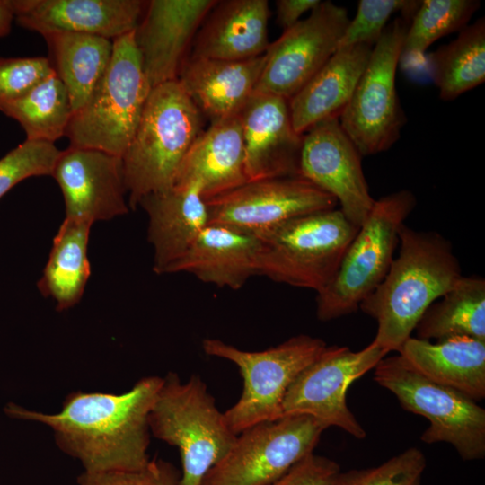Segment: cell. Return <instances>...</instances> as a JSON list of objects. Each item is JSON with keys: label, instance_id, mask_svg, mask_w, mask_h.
<instances>
[{"label": "cell", "instance_id": "ffe728a7", "mask_svg": "<svg viewBox=\"0 0 485 485\" xmlns=\"http://www.w3.org/2000/svg\"><path fill=\"white\" fill-rule=\"evenodd\" d=\"M265 54L232 61L188 56L177 81L210 123L239 114L253 94Z\"/></svg>", "mask_w": 485, "mask_h": 485}, {"label": "cell", "instance_id": "2e32d148", "mask_svg": "<svg viewBox=\"0 0 485 485\" xmlns=\"http://www.w3.org/2000/svg\"><path fill=\"white\" fill-rule=\"evenodd\" d=\"M51 176L66 205V218L91 223L128 213L120 156L69 146L60 152Z\"/></svg>", "mask_w": 485, "mask_h": 485}, {"label": "cell", "instance_id": "f546056e", "mask_svg": "<svg viewBox=\"0 0 485 485\" xmlns=\"http://www.w3.org/2000/svg\"><path fill=\"white\" fill-rule=\"evenodd\" d=\"M459 32L427 56L428 73L444 101L454 100L485 81V19Z\"/></svg>", "mask_w": 485, "mask_h": 485}, {"label": "cell", "instance_id": "277c9868", "mask_svg": "<svg viewBox=\"0 0 485 485\" xmlns=\"http://www.w3.org/2000/svg\"><path fill=\"white\" fill-rule=\"evenodd\" d=\"M148 421L152 435L180 452L178 485H202L207 472L227 454L237 437L197 375L185 383L174 372L163 377Z\"/></svg>", "mask_w": 485, "mask_h": 485}, {"label": "cell", "instance_id": "f35d334b", "mask_svg": "<svg viewBox=\"0 0 485 485\" xmlns=\"http://www.w3.org/2000/svg\"><path fill=\"white\" fill-rule=\"evenodd\" d=\"M320 0H278L276 1L277 22L285 30L300 21V17L313 10Z\"/></svg>", "mask_w": 485, "mask_h": 485}, {"label": "cell", "instance_id": "4fadbf2b", "mask_svg": "<svg viewBox=\"0 0 485 485\" xmlns=\"http://www.w3.org/2000/svg\"><path fill=\"white\" fill-rule=\"evenodd\" d=\"M208 224L226 225L260 238L281 224L336 208L337 200L301 175L250 181L206 200Z\"/></svg>", "mask_w": 485, "mask_h": 485}, {"label": "cell", "instance_id": "d590c367", "mask_svg": "<svg viewBox=\"0 0 485 485\" xmlns=\"http://www.w3.org/2000/svg\"><path fill=\"white\" fill-rule=\"evenodd\" d=\"M53 73L47 57H0V101L23 96Z\"/></svg>", "mask_w": 485, "mask_h": 485}, {"label": "cell", "instance_id": "ac0fdd59", "mask_svg": "<svg viewBox=\"0 0 485 485\" xmlns=\"http://www.w3.org/2000/svg\"><path fill=\"white\" fill-rule=\"evenodd\" d=\"M240 119L248 181L300 175L303 135L293 127L287 99L253 93Z\"/></svg>", "mask_w": 485, "mask_h": 485}, {"label": "cell", "instance_id": "7c38bea8", "mask_svg": "<svg viewBox=\"0 0 485 485\" xmlns=\"http://www.w3.org/2000/svg\"><path fill=\"white\" fill-rule=\"evenodd\" d=\"M387 354L374 341L358 351L327 346L289 386L283 401V416L308 415L327 428L338 427L357 439L365 438L366 430L347 404V392Z\"/></svg>", "mask_w": 485, "mask_h": 485}, {"label": "cell", "instance_id": "3957f363", "mask_svg": "<svg viewBox=\"0 0 485 485\" xmlns=\"http://www.w3.org/2000/svg\"><path fill=\"white\" fill-rule=\"evenodd\" d=\"M205 118L177 80L152 88L122 155L128 205L172 187L178 169L204 130Z\"/></svg>", "mask_w": 485, "mask_h": 485}, {"label": "cell", "instance_id": "8fae6325", "mask_svg": "<svg viewBox=\"0 0 485 485\" xmlns=\"http://www.w3.org/2000/svg\"><path fill=\"white\" fill-rule=\"evenodd\" d=\"M328 428L304 414L251 426L206 474L202 485H270L313 453Z\"/></svg>", "mask_w": 485, "mask_h": 485}, {"label": "cell", "instance_id": "d4e9b609", "mask_svg": "<svg viewBox=\"0 0 485 485\" xmlns=\"http://www.w3.org/2000/svg\"><path fill=\"white\" fill-rule=\"evenodd\" d=\"M373 46L358 44L337 49L322 68L288 100L295 130L303 135L313 126L340 118L368 63Z\"/></svg>", "mask_w": 485, "mask_h": 485}, {"label": "cell", "instance_id": "30bf717a", "mask_svg": "<svg viewBox=\"0 0 485 485\" xmlns=\"http://www.w3.org/2000/svg\"><path fill=\"white\" fill-rule=\"evenodd\" d=\"M409 24L410 21L398 17L385 27L339 118L342 129L361 156L390 149L406 122L397 95L395 75Z\"/></svg>", "mask_w": 485, "mask_h": 485}, {"label": "cell", "instance_id": "74e56055", "mask_svg": "<svg viewBox=\"0 0 485 485\" xmlns=\"http://www.w3.org/2000/svg\"><path fill=\"white\" fill-rule=\"evenodd\" d=\"M340 472L335 461L313 453L270 485H329Z\"/></svg>", "mask_w": 485, "mask_h": 485}, {"label": "cell", "instance_id": "5b68a950", "mask_svg": "<svg viewBox=\"0 0 485 485\" xmlns=\"http://www.w3.org/2000/svg\"><path fill=\"white\" fill-rule=\"evenodd\" d=\"M151 90L134 31L113 40L112 56L104 75L68 123L65 136L70 146L122 157Z\"/></svg>", "mask_w": 485, "mask_h": 485}, {"label": "cell", "instance_id": "83f0119b", "mask_svg": "<svg viewBox=\"0 0 485 485\" xmlns=\"http://www.w3.org/2000/svg\"><path fill=\"white\" fill-rule=\"evenodd\" d=\"M91 223L65 218L54 240L49 258L38 283L40 293L64 311L81 299L91 275L87 245Z\"/></svg>", "mask_w": 485, "mask_h": 485}, {"label": "cell", "instance_id": "9c48e42d", "mask_svg": "<svg viewBox=\"0 0 485 485\" xmlns=\"http://www.w3.org/2000/svg\"><path fill=\"white\" fill-rule=\"evenodd\" d=\"M374 369V380L390 391L403 410L428 419L422 442L448 443L463 461L484 458L485 410L477 401L427 378L399 355L384 357Z\"/></svg>", "mask_w": 485, "mask_h": 485}, {"label": "cell", "instance_id": "e0dca14e", "mask_svg": "<svg viewBox=\"0 0 485 485\" xmlns=\"http://www.w3.org/2000/svg\"><path fill=\"white\" fill-rule=\"evenodd\" d=\"M216 0H151L134 31L152 88L175 81L195 35Z\"/></svg>", "mask_w": 485, "mask_h": 485}, {"label": "cell", "instance_id": "d6986e66", "mask_svg": "<svg viewBox=\"0 0 485 485\" xmlns=\"http://www.w3.org/2000/svg\"><path fill=\"white\" fill-rule=\"evenodd\" d=\"M147 1L12 0L16 22L42 36L84 33L115 40L137 27Z\"/></svg>", "mask_w": 485, "mask_h": 485}, {"label": "cell", "instance_id": "44dd1931", "mask_svg": "<svg viewBox=\"0 0 485 485\" xmlns=\"http://www.w3.org/2000/svg\"><path fill=\"white\" fill-rule=\"evenodd\" d=\"M148 216L147 236L154 249V271L167 273L208 225V211L196 184L173 185L138 203Z\"/></svg>", "mask_w": 485, "mask_h": 485}, {"label": "cell", "instance_id": "d6a6232c", "mask_svg": "<svg viewBox=\"0 0 485 485\" xmlns=\"http://www.w3.org/2000/svg\"><path fill=\"white\" fill-rule=\"evenodd\" d=\"M426 465L423 452L410 447L377 466L340 472L329 485H420Z\"/></svg>", "mask_w": 485, "mask_h": 485}, {"label": "cell", "instance_id": "836d02e7", "mask_svg": "<svg viewBox=\"0 0 485 485\" xmlns=\"http://www.w3.org/2000/svg\"><path fill=\"white\" fill-rule=\"evenodd\" d=\"M419 3L414 0H360L357 13L349 20L337 49L358 44L374 47L392 14L401 12L402 17L410 22Z\"/></svg>", "mask_w": 485, "mask_h": 485}, {"label": "cell", "instance_id": "484cf974", "mask_svg": "<svg viewBox=\"0 0 485 485\" xmlns=\"http://www.w3.org/2000/svg\"><path fill=\"white\" fill-rule=\"evenodd\" d=\"M397 352L427 378L475 401L485 397V340L452 337L431 342L410 337Z\"/></svg>", "mask_w": 485, "mask_h": 485}, {"label": "cell", "instance_id": "8992f818", "mask_svg": "<svg viewBox=\"0 0 485 485\" xmlns=\"http://www.w3.org/2000/svg\"><path fill=\"white\" fill-rule=\"evenodd\" d=\"M358 228L340 208L292 218L260 238L257 275L318 294L332 280Z\"/></svg>", "mask_w": 485, "mask_h": 485}, {"label": "cell", "instance_id": "9a60e30c", "mask_svg": "<svg viewBox=\"0 0 485 485\" xmlns=\"http://www.w3.org/2000/svg\"><path fill=\"white\" fill-rule=\"evenodd\" d=\"M361 157L338 118L322 121L303 134L300 175L334 197L346 218L357 227L375 200Z\"/></svg>", "mask_w": 485, "mask_h": 485}, {"label": "cell", "instance_id": "4316f807", "mask_svg": "<svg viewBox=\"0 0 485 485\" xmlns=\"http://www.w3.org/2000/svg\"><path fill=\"white\" fill-rule=\"evenodd\" d=\"M57 76L69 95L73 112L89 100L112 56L113 40L84 33L57 32L43 36Z\"/></svg>", "mask_w": 485, "mask_h": 485}, {"label": "cell", "instance_id": "e575fe53", "mask_svg": "<svg viewBox=\"0 0 485 485\" xmlns=\"http://www.w3.org/2000/svg\"><path fill=\"white\" fill-rule=\"evenodd\" d=\"M60 150L54 143L25 139L0 159V198L22 181L51 176Z\"/></svg>", "mask_w": 485, "mask_h": 485}, {"label": "cell", "instance_id": "1f68e13d", "mask_svg": "<svg viewBox=\"0 0 485 485\" xmlns=\"http://www.w3.org/2000/svg\"><path fill=\"white\" fill-rule=\"evenodd\" d=\"M481 2L477 0H424L410 22L399 65L410 71L424 67L426 54L436 40L465 28Z\"/></svg>", "mask_w": 485, "mask_h": 485}, {"label": "cell", "instance_id": "603a6c76", "mask_svg": "<svg viewBox=\"0 0 485 485\" xmlns=\"http://www.w3.org/2000/svg\"><path fill=\"white\" fill-rule=\"evenodd\" d=\"M247 181L239 113L211 122L202 131L184 156L173 185L196 184L207 200Z\"/></svg>", "mask_w": 485, "mask_h": 485}, {"label": "cell", "instance_id": "ab89813d", "mask_svg": "<svg viewBox=\"0 0 485 485\" xmlns=\"http://www.w3.org/2000/svg\"><path fill=\"white\" fill-rule=\"evenodd\" d=\"M13 20L12 0H0V38L11 31Z\"/></svg>", "mask_w": 485, "mask_h": 485}, {"label": "cell", "instance_id": "52a82bcc", "mask_svg": "<svg viewBox=\"0 0 485 485\" xmlns=\"http://www.w3.org/2000/svg\"><path fill=\"white\" fill-rule=\"evenodd\" d=\"M416 203V197L408 190L375 200L332 280L317 294L316 316L320 321L355 313L383 281L399 245L400 228Z\"/></svg>", "mask_w": 485, "mask_h": 485}, {"label": "cell", "instance_id": "5bb4252c", "mask_svg": "<svg viewBox=\"0 0 485 485\" xmlns=\"http://www.w3.org/2000/svg\"><path fill=\"white\" fill-rule=\"evenodd\" d=\"M349 20L344 7L321 1L269 44L253 93L293 97L337 50Z\"/></svg>", "mask_w": 485, "mask_h": 485}, {"label": "cell", "instance_id": "4dcf8cb0", "mask_svg": "<svg viewBox=\"0 0 485 485\" xmlns=\"http://www.w3.org/2000/svg\"><path fill=\"white\" fill-rule=\"evenodd\" d=\"M0 111L15 119L26 139L55 143L73 115L67 91L55 72L23 96L0 101Z\"/></svg>", "mask_w": 485, "mask_h": 485}, {"label": "cell", "instance_id": "ba28073f", "mask_svg": "<svg viewBox=\"0 0 485 485\" xmlns=\"http://www.w3.org/2000/svg\"><path fill=\"white\" fill-rule=\"evenodd\" d=\"M326 347L322 339L305 334L261 351L242 350L218 339H205L204 352L233 362L243 380L241 397L224 412L230 429L238 435L251 426L283 417L289 386Z\"/></svg>", "mask_w": 485, "mask_h": 485}, {"label": "cell", "instance_id": "cb8c5ba5", "mask_svg": "<svg viewBox=\"0 0 485 485\" xmlns=\"http://www.w3.org/2000/svg\"><path fill=\"white\" fill-rule=\"evenodd\" d=\"M260 238L217 224H208L167 273L186 272L205 283L233 290L253 275Z\"/></svg>", "mask_w": 485, "mask_h": 485}, {"label": "cell", "instance_id": "7402d4cb", "mask_svg": "<svg viewBox=\"0 0 485 485\" xmlns=\"http://www.w3.org/2000/svg\"><path fill=\"white\" fill-rule=\"evenodd\" d=\"M267 0L217 1L198 28L189 56L222 60H246L269 47Z\"/></svg>", "mask_w": 485, "mask_h": 485}, {"label": "cell", "instance_id": "8d00e7d4", "mask_svg": "<svg viewBox=\"0 0 485 485\" xmlns=\"http://www.w3.org/2000/svg\"><path fill=\"white\" fill-rule=\"evenodd\" d=\"M181 473L171 463L152 459L139 470L83 472L77 477L79 485H178Z\"/></svg>", "mask_w": 485, "mask_h": 485}, {"label": "cell", "instance_id": "f1b7e54d", "mask_svg": "<svg viewBox=\"0 0 485 485\" xmlns=\"http://www.w3.org/2000/svg\"><path fill=\"white\" fill-rule=\"evenodd\" d=\"M421 340L470 337L485 340V279L462 276L433 303L415 330Z\"/></svg>", "mask_w": 485, "mask_h": 485}, {"label": "cell", "instance_id": "7a4b0ae2", "mask_svg": "<svg viewBox=\"0 0 485 485\" xmlns=\"http://www.w3.org/2000/svg\"><path fill=\"white\" fill-rule=\"evenodd\" d=\"M398 246L386 276L359 305L377 322L373 341L388 353L399 350L427 309L463 276L452 243L436 232L403 224Z\"/></svg>", "mask_w": 485, "mask_h": 485}, {"label": "cell", "instance_id": "6da1fadb", "mask_svg": "<svg viewBox=\"0 0 485 485\" xmlns=\"http://www.w3.org/2000/svg\"><path fill=\"white\" fill-rule=\"evenodd\" d=\"M163 377L139 379L128 392H73L57 413L31 410L13 402L11 418L40 422L53 432L58 448L80 462L86 472L135 471L150 461L149 413Z\"/></svg>", "mask_w": 485, "mask_h": 485}]
</instances>
